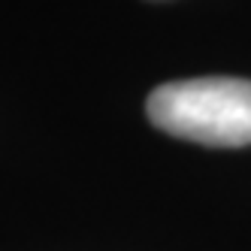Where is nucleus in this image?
Instances as JSON below:
<instances>
[{"label": "nucleus", "instance_id": "obj_1", "mask_svg": "<svg viewBox=\"0 0 251 251\" xmlns=\"http://www.w3.org/2000/svg\"><path fill=\"white\" fill-rule=\"evenodd\" d=\"M154 127L200 146H251V82L233 76H203L167 82L149 97Z\"/></svg>", "mask_w": 251, "mask_h": 251}]
</instances>
